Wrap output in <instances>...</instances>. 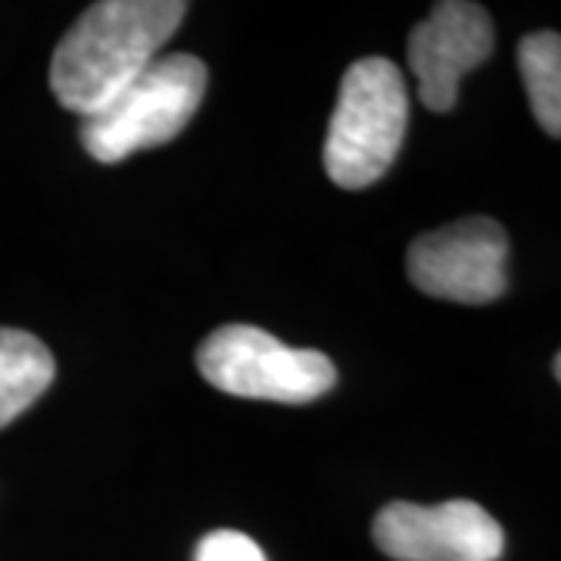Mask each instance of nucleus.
Masks as SVG:
<instances>
[{
	"label": "nucleus",
	"mask_w": 561,
	"mask_h": 561,
	"mask_svg": "<svg viewBox=\"0 0 561 561\" xmlns=\"http://www.w3.org/2000/svg\"><path fill=\"white\" fill-rule=\"evenodd\" d=\"M187 13L179 0H101L62 35L50 60L54 98L81 119L94 116L157 60Z\"/></svg>",
	"instance_id": "obj_1"
},
{
	"label": "nucleus",
	"mask_w": 561,
	"mask_h": 561,
	"mask_svg": "<svg viewBox=\"0 0 561 561\" xmlns=\"http://www.w3.org/2000/svg\"><path fill=\"white\" fill-rule=\"evenodd\" d=\"M409 128V91L387 57L356 60L341 81L324 138V172L343 191H362L387 175Z\"/></svg>",
	"instance_id": "obj_2"
},
{
	"label": "nucleus",
	"mask_w": 561,
	"mask_h": 561,
	"mask_svg": "<svg viewBox=\"0 0 561 561\" xmlns=\"http://www.w3.org/2000/svg\"><path fill=\"white\" fill-rule=\"evenodd\" d=\"M209 72L194 54L157 57L138 79L81 125V144L98 162L169 144L194 119Z\"/></svg>",
	"instance_id": "obj_3"
},
{
	"label": "nucleus",
	"mask_w": 561,
	"mask_h": 561,
	"mask_svg": "<svg viewBox=\"0 0 561 561\" xmlns=\"http://www.w3.org/2000/svg\"><path fill=\"white\" fill-rule=\"evenodd\" d=\"M197 368L221 393L302 405L337 383V368L319 350L287 346L253 324H225L197 350Z\"/></svg>",
	"instance_id": "obj_4"
},
{
	"label": "nucleus",
	"mask_w": 561,
	"mask_h": 561,
	"mask_svg": "<svg viewBox=\"0 0 561 561\" xmlns=\"http://www.w3.org/2000/svg\"><path fill=\"white\" fill-rule=\"evenodd\" d=\"M505 228L500 221L471 216L415 238L405 253V272L427 297L483 306L505 294Z\"/></svg>",
	"instance_id": "obj_5"
},
{
	"label": "nucleus",
	"mask_w": 561,
	"mask_h": 561,
	"mask_svg": "<svg viewBox=\"0 0 561 561\" xmlns=\"http://www.w3.org/2000/svg\"><path fill=\"white\" fill-rule=\"evenodd\" d=\"M375 546L393 561H500V522L471 500L437 505L390 502L371 527Z\"/></svg>",
	"instance_id": "obj_6"
},
{
	"label": "nucleus",
	"mask_w": 561,
	"mask_h": 561,
	"mask_svg": "<svg viewBox=\"0 0 561 561\" xmlns=\"http://www.w3.org/2000/svg\"><path fill=\"white\" fill-rule=\"evenodd\" d=\"M493 20L481 3L443 0L409 35V69L419 98L434 113H449L459 101L461 79L493 54Z\"/></svg>",
	"instance_id": "obj_7"
},
{
	"label": "nucleus",
	"mask_w": 561,
	"mask_h": 561,
	"mask_svg": "<svg viewBox=\"0 0 561 561\" xmlns=\"http://www.w3.org/2000/svg\"><path fill=\"white\" fill-rule=\"evenodd\" d=\"M54 375V356L35 334L0 328V427H7L32 402H38Z\"/></svg>",
	"instance_id": "obj_8"
},
{
	"label": "nucleus",
	"mask_w": 561,
	"mask_h": 561,
	"mask_svg": "<svg viewBox=\"0 0 561 561\" xmlns=\"http://www.w3.org/2000/svg\"><path fill=\"white\" fill-rule=\"evenodd\" d=\"M518 69L534 119L552 138H561V35L534 32L518 44Z\"/></svg>",
	"instance_id": "obj_9"
},
{
	"label": "nucleus",
	"mask_w": 561,
	"mask_h": 561,
	"mask_svg": "<svg viewBox=\"0 0 561 561\" xmlns=\"http://www.w3.org/2000/svg\"><path fill=\"white\" fill-rule=\"evenodd\" d=\"M194 561H265V552L241 530H216L203 537Z\"/></svg>",
	"instance_id": "obj_10"
},
{
	"label": "nucleus",
	"mask_w": 561,
	"mask_h": 561,
	"mask_svg": "<svg viewBox=\"0 0 561 561\" xmlns=\"http://www.w3.org/2000/svg\"><path fill=\"white\" fill-rule=\"evenodd\" d=\"M556 378H559V381H561V353H559V356H556Z\"/></svg>",
	"instance_id": "obj_11"
}]
</instances>
